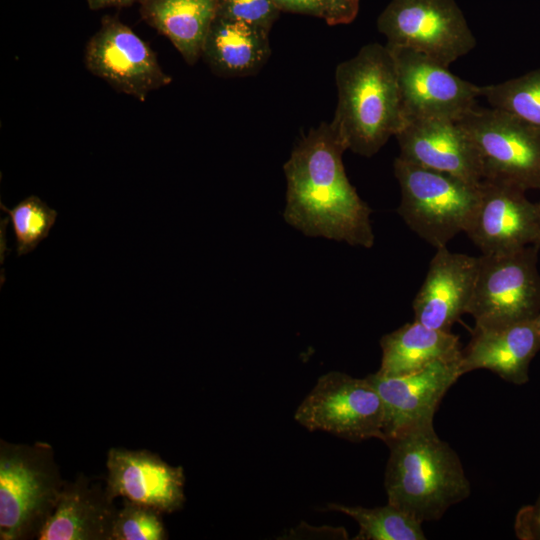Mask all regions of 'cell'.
Instances as JSON below:
<instances>
[{
    "label": "cell",
    "instance_id": "cell-1",
    "mask_svg": "<svg viewBox=\"0 0 540 540\" xmlns=\"http://www.w3.org/2000/svg\"><path fill=\"white\" fill-rule=\"evenodd\" d=\"M347 147L331 123L312 128L284 164L285 221L306 236L370 248L372 210L349 182L342 155Z\"/></svg>",
    "mask_w": 540,
    "mask_h": 540
},
{
    "label": "cell",
    "instance_id": "cell-2",
    "mask_svg": "<svg viewBox=\"0 0 540 540\" xmlns=\"http://www.w3.org/2000/svg\"><path fill=\"white\" fill-rule=\"evenodd\" d=\"M338 103L330 122L347 150L375 155L405 125L394 56L385 44L364 45L335 71Z\"/></svg>",
    "mask_w": 540,
    "mask_h": 540
},
{
    "label": "cell",
    "instance_id": "cell-3",
    "mask_svg": "<svg viewBox=\"0 0 540 540\" xmlns=\"http://www.w3.org/2000/svg\"><path fill=\"white\" fill-rule=\"evenodd\" d=\"M384 486L388 503L420 523L437 521L469 497L471 485L455 450L434 426L409 430L386 442Z\"/></svg>",
    "mask_w": 540,
    "mask_h": 540
},
{
    "label": "cell",
    "instance_id": "cell-4",
    "mask_svg": "<svg viewBox=\"0 0 540 540\" xmlns=\"http://www.w3.org/2000/svg\"><path fill=\"white\" fill-rule=\"evenodd\" d=\"M66 480L46 442L0 440V539H38Z\"/></svg>",
    "mask_w": 540,
    "mask_h": 540
},
{
    "label": "cell",
    "instance_id": "cell-5",
    "mask_svg": "<svg viewBox=\"0 0 540 540\" xmlns=\"http://www.w3.org/2000/svg\"><path fill=\"white\" fill-rule=\"evenodd\" d=\"M394 174L401 189L398 214L420 238L436 249L465 232L480 196V183L427 169L400 157Z\"/></svg>",
    "mask_w": 540,
    "mask_h": 540
},
{
    "label": "cell",
    "instance_id": "cell-6",
    "mask_svg": "<svg viewBox=\"0 0 540 540\" xmlns=\"http://www.w3.org/2000/svg\"><path fill=\"white\" fill-rule=\"evenodd\" d=\"M538 250L479 256V268L467 313L475 328L492 329L534 320L540 313Z\"/></svg>",
    "mask_w": 540,
    "mask_h": 540
},
{
    "label": "cell",
    "instance_id": "cell-7",
    "mask_svg": "<svg viewBox=\"0 0 540 540\" xmlns=\"http://www.w3.org/2000/svg\"><path fill=\"white\" fill-rule=\"evenodd\" d=\"M377 27L388 47L414 50L447 67L476 45L454 0H392Z\"/></svg>",
    "mask_w": 540,
    "mask_h": 540
},
{
    "label": "cell",
    "instance_id": "cell-8",
    "mask_svg": "<svg viewBox=\"0 0 540 540\" xmlns=\"http://www.w3.org/2000/svg\"><path fill=\"white\" fill-rule=\"evenodd\" d=\"M456 123L479 152L483 179L540 190V129L495 108H477Z\"/></svg>",
    "mask_w": 540,
    "mask_h": 540
},
{
    "label": "cell",
    "instance_id": "cell-9",
    "mask_svg": "<svg viewBox=\"0 0 540 540\" xmlns=\"http://www.w3.org/2000/svg\"><path fill=\"white\" fill-rule=\"evenodd\" d=\"M294 418L309 431H324L353 442L370 438L384 441L383 402L366 377L338 371L322 375Z\"/></svg>",
    "mask_w": 540,
    "mask_h": 540
},
{
    "label": "cell",
    "instance_id": "cell-10",
    "mask_svg": "<svg viewBox=\"0 0 540 540\" xmlns=\"http://www.w3.org/2000/svg\"><path fill=\"white\" fill-rule=\"evenodd\" d=\"M84 62L92 74L139 101L172 81L150 46L116 16L102 17L87 42Z\"/></svg>",
    "mask_w": 540,
    "mask_h": 540
},
{
    "label": "cell",
    "instance_id": "cell-11",
    "mask_svg": "<svg viewBox=\"0 0 540 540\" xmlns=\"http://www.w3.org/2000/svg\"><path fill=\"white\" fill-rule=\"evenodd\" d=\"M390 50L396 64L406 121L445 119L456 122L475 107L481 86L461 79L447 66L422 53L406 48Z\"/></svg>",
    "mask_w": 540,
    "mask_h": 540
},
{
    "label": "cell",
    "instance_id": "cell-12",
    "mask_svg": "<svg viewBox=\"0 0 540 540\" xmlns=\"http://www.w3.org/2000/svg\"><path fill=\"white\" fill-rule=\"evenodd\" d=\"M506 181L482 179L480 196L465 233L482 254H501L537 245V203Z\"/></svg>",
    "mask_w": 540,
    "mask_h": 540
},
{
    "label": "cell",
    "instance_id": "cell-13",
    "mask_svg": "<svg viewBox=\"0 0 540 540\" xmlns=\"http://www.w3.org/2000/svg\"><path fill=\"white\" fill-rule=\"evenodd\" d=\"M460 358L437 361L400 376H384L377 372L366 376L383 402V442L409 430L433 425L442 398L461 377Z\"/></svg>",
    "mask_w": 540,
    "mask_h": 540
},
{
    "label": "cell",
    "instance_id": "cell-14",
    "mask_svg": "<svg viewBox=\"0 0 540 540\" xmlns=\"http://www.w3.org/2000/svg\"><path fill=\"white\" fill-rule=\"evenodd\" d=\"M106 491L113 500L127 498L159 512L173 513L185 503L182 466H171L147 449L113 447L107 453Z\"/></svg>",
    "mask_w": 540,
    "mask_h": 540
},
{
    "label": "cell",
    "instance_id": "cell-15",
    "mask_svg": "<svg viewBox=\"0 0 540 540\" xmlns=\"http://www.w3.org/2000/svg\"><path fill=\"white\" fill-rule=\"evenodd\" d=\"M395 137L400 147L398 157L408 162L472 184L483 179L477 147L455 121L409 120Z\"/></svg>",
    "mask_w": 540,
    "mask_h": 540
},
{
    "label": "cell",
    "instance_id": "cell-16",
    "mask_svg": "<svg viewBox=\"0 0 540 540\" xmlns=\"http://www.w3.org/2000/svg\"><path fill=\"white\" fill-rule=\"evenodd\" d=\"M479 256L437 248L425 280L413 300L414 320L430 328L450 331L467 313L473 297Z\"/></svg>",
    "mask_w": 540,
    "mask_h": 540
},
{
    "label": "cell",
    "instance_id": "cell-17",
    "mask_svg": "<svg viewBox=\"0 0 540 540\" xmlns=\"http://www.w3.org/2000/svg\"><path fill=\"white\" fill-rule=\"evenodd\" d=\"M118 509L101 482L79 473L66 480L38 540H112Z\"/></svg>",
    "mask_w": 540,
    "mask_h": 540
},
{
    "label": "cell",
    "instance_id": "cell-18",
    "mask_svg": "<svg viewBox=\"0 0 540 540\" xmlns=\"http://www.w3.org/2000/svg\"><path fill=\"white\" fill-rule=\"evenodd\" d=\"M540 350L535 319L492 329L475 328L461 350L460 374L487 369L515 385L529 381V365Z\"/></svg>",
    "mask_w": 540,
    "mask_h": 540
},
{
    "label": "cell",
    "instance_id": "cell-19",
    "mask_svg": "<svg viewBox=\"0 0 540 540\" xmlns=\"http://www.w3.org/2000/svg\"><path fill=\"white\" fill-rule=\"evenodd\" d=\"M269 32L247 22L216 16L206 35L201 57L223 77L256 73L270 56Z\"/></svg>",
    "mask_w": 540,
    "mask_h": 540
},
{
    "label": "cell",
    "instance_id": "cell-20",
    "mask_svg": "<svg viewBox=\"0 0 540 540\" xmlns=\"http://www.w3.org/2000/svg\"><path fill=\"white\" fill-rule=\"evenodd\" d=\"M380 346L382 357L377 373L384 376L409 374L437 361L461 356L457 335L416 320L384 335Z\"/></svg>",
    "mask_w": 540,
    "mask_h": 540
},
{
    "label": "cell",
    "instance_id": "cell-21",
    "mask_svg": "<svg viewBox=\"0 0 540 540\" xmlns=\"http://www.w3.org/2000/svg\"><path fill=\"white\" fill-rule=\"evenodd\" d=\"M138 3L142 19L167 37L188 64H195L217 16L218 0H139Z\"/></svg>",
    "mask_w": 540,
    "mask_h": 540
},
{
    "label": "cell",
    "instance_id": "cell-22",
    "mask_svg": "<svg viewBox=\"0 0 540 540\" xmlns=\"http://www.w3.org/2000/svg\"><path fill=\"white\" fill-rule=\"evenodd\" d=\"M331 511L353 518L359 525L355 540H425L422 523L387 503L385 506L365 508L329 503Z\"/></svg>",
    "mask_w": 540,
    "mask_h": 540
},
{
    "label": "cell",
    "instance_id": "cell-23",
    "mask_svg": "<svg viewBox=\"0 0 540 540\" xmlns=\"http://www.w3.org/2000/svg\"><path fill=\"white\" fill-rule=\"evenodd\" d=\"M481 96L492 108L540 129V69L502 83L481 86Z\"/></svg>",
    "mask_w": 540,
    "mask_h": 540
},
{
    "label": "cell",
    "instance_id": "cell-24",
    "mask_svg": "<svg viewBox=\"0 0 540 540\" xmlns=\"http://www.w3.org/2000/svg\"><path fill=\"white\" fill-rule=\"evenodd\" d=\"M0 208L10 217L18 256L32 252L41 241L47 238L58 215L54 209L35 195L25 198L12 209L2 203Z\"/></svg>",
    "mask_w": 540,
    "mask_h": 540
},
{
    "label": "cell",
    "instance_id": "cell-25",
    "mask_svg": "<svg viewBox=\"0 0 540 540\" xmlns=\"http://www.w3.org/2000/svg\"><path fill=\"white\" fill-rule=\"evenodd\" d=\"M158 510L123 498L112 540H166L168 533Z\"/></svg>",
    "mask_w": 540,
    "mask_h": 540
},
{
    "label": "cell",
    "instance_id": "cell-26",
    "mask_svg": "<svg viewBox=\"0 0 540 540\" xmlns=\"http://www.w3.org/2000/svg\"><path fill=\"white\" fill-rule=\"evenodd\" d=\"M281 11L310 15L328 25L349 24L357 16L359 0H274Z\"/></svg>",
    "mask_w": 540,
    "mask_h": 540
},
{
    "label": "cell",
    "instance_id": "cell-27",
    "mask_svg": "<svg viewBox=\"0 0 540 540\" xmlns=\"http://www.w3.org/2000/svg\"><path fill=\"white\" fill-rule=\"evenodd\" d=\"M281 9L274 0H218L217 16L241 20L270 31Z\"/></svg>",
    "mask_w": 540,
    "mask_h": 540
},
{
    "label": "cell",
    "instance_id": "cell-28",
    "mask_svg": "<svg viewBox=\"0 0 540 540\" xmlns=\"http://www.w3.org/2000/svg\"><path fill=\"white\" fill-rule=\"evenodd\" d=\"M514 531L520 540H540V494L533 504L517 512Z\"/></svg>",
    "mask_w": 540,
    "mask_h": 540
},
{
    "label": "cell",
    "instance_id": "cell-29",
    "mask_svg": "<svg viewBox=\"0 0 540 540\" xmlns=\"http://www.w3.org/2000/svg\"><path fill=\"white\" fill-rule=\"evenodd\" d=\"M91 10H99L111 7H128L139 0H86Z\"/></svg>",
    "mask_w": 540,
    "mask_h": 540
},
{
    "label": "cell",
    "instance_id": "cell-30",
    "mask_svg": "<svg viewBox=\"0 0 540 540\" xmlns=\"http://www.w3.org/2000/svg\"><path fill=\"white\" fill-rule=\"evenodd\" d=\"M537 207H538V219H539V238H538V242L536 246L540 249V201L537 202Z\"/></svg>",
    "mask_w": 540,
    "mask_h": 540
},
{
    "label": "cell",
    "instance_id": "cell-31",
    "mask_svg": "<svg viewBox=\"0 0 540 540\" xmlns=\"http://www.w3.org/2000/svg\"><path fill=\"white\" fill-rule=\"evenodd\" d=\"M535 323H536L538 329L540 330V313H539L538 316L535 318Z\"/></svg>",
    "mask_w": 540,
    "mask_h": 540
}]
</instances>
